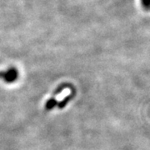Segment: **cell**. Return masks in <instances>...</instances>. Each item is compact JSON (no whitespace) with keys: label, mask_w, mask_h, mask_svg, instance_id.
I'll return each instance as SVG.
<instances>
[{"label":"cell","mask_w":150,"mask_h":150,"mask_svg":"<svg viewBox=\"0 0 150 150\" xmlns=\"http://www.w3.org/2000/svg\"><path fill=\"white\" fill-rule=\"evenodd\" d=\"M18 76V73L16 72V70L12 69H9L7 72H4V73H0V77L3 78L4 79H5L7 82H12Z\"/></svg>","instance_id":"obj_1"},{"label":"cell","mask_w":150,"mask_h":150,"mask_svg":"<svg viewBox=\"0 0 150 150\" xmlns=\"http://www.w3.org/2000/svg\"><path fill=\"white\" fill-rule=\"evenodd\" d=\"M142 8L146 12L150 11V0H140Z\"/></svg>","instance_id":"obj_2"}]
</instances>
